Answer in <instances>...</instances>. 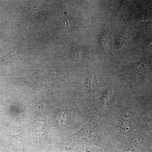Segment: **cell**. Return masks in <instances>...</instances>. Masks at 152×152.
Wrapping results in <instances>:
<instances>
[{"label": "cell", "instance_id": "cell-1", "mask_svg": "<svg viewBox=\"0 0 152 152\" xmlns=\"http://www.w3.org/2000/svg\"><path fill=\"white\" fill-rule=\"evenodd\" d=\"M99 85V80L94 77H90L86 80V86L90 89L96 90Z\"/></svg>", "mask_w": 152, "mask_h": 152}, {"label": "cell", "instance_id": "cell-2", "mask_svg": "<svg viewBox=\"0 0 152 152\" xmlns=\"http://www.w3.org/2000/svg\"><path fill=\"white\" fill-rule=\"evenodd\" d=\"M16 54V50L12 51L9 54L5 56L0 58V62L6 65L10 64L12 62Z\"/></svg>", "mask_w": 152, "mask_h": 152}, {"label": "cell", "instance_id": "cell-3", "mask_svg": "<svg viewBox=\"0 0 152 152\" xmlns=\"http://www.w3.org/2000/svg\"><path fill=\"white\" fill-rule=\"evenodd\" d=\"M133 69L136 72H137L139 73L143 72L144 71L146 70V68L142 64L140 63H137L135 64L133 66Z\"/></svg>", "mask_w": 152, "mask_h": 152}]
</instances>
